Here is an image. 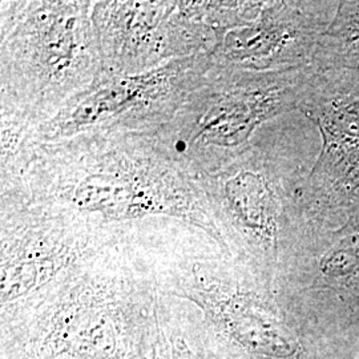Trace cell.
Masks as SVG:
<instances>
[{
    "label": "cell",
    "instance_id": "1",
    "mask_svg": "<svg viewBox=\"0 0 359 359\" xmlns=\"http://www.w3.org/2000/svg\"><path fill=\"white\" fill-rule=\"evenodd\" d=\"M25 185L31 203L87 222L179 218L226 250L196 173L157 136L34 142Z\"/></svg>",
    "mask_w": 359,
    "mask_h": 359
},
{
    "label": "cell",
    "instance_id": "2",
    "mask_svg": "<svg viewBox=\"0 0 359 359\" xmlns=\"http://www.w3.org/2000/svg\"><path fill=\"white\" fill-rule=\"evenodd\" d=\"M1 4V108L38 127L104 74L93 1Z\"/></svg>",
    "mask_w": 359,
    "mask_h": 359
},
{
    "label": "cell",
    "instance_id": "3",
    "mask_svg": "<svg viewBox=\"0 0 359 359\" xmlns=\"http://www.w3.org/2000/svg\"><path fill=\"white\" fill-rule=\"evenodd\" d=\"M316 67L252 72L213 65L179 114L156 135L194 173L225 165L252 148L261 124L297 111Z\"/></svg>",
    "mask_w": 359,
    "mask_h": 359
},
{
    "label": "cell",
    "instance_id": "4",
    "mask_svg": "<svg viewBox=\"0 0 359 359\" xmlns=\"http://www.w3.org/2000/svg\"><path fill=\"white\" fill-rule=\"evenodd\" d=\"M80 271V270H79ZM72 274L40 310L29 359H142L154 297L121 274Z\"/></svg>",
    "mask_w": 359,
    "mask_h": 359
},
{
    "label": "cell",
    "instance_id": "5",
    "mask_svg": "<svg viewBox=\"0 0 359 359\" xmlns=\"http://www.w3.org/2000/svg\"><path fill=\"white\" fill-rule=\"evenodd\" d=\"M213 65L210 53H197L139 75L104 72L34 129L32 140L50 144L76 137L156 136L204 84Z\"/></svg>",
    "mask_w": 359,
    "mask_h": 359
},
{
    "label": "cell",
    "instance_id": "6",
    "mask_svg": "<svg viewBox=\"0 0 359 359\" xmlns=\"http://www.w3.org/2000/svg\"><path fill=\"white\" fill-rule=\"evenodd\" d=\"M226 246H237L257 268L273 271L286 240L310 215L304 176L286 173L255 147L210 172L196 173Z\"/></svg>",
    "mask_w": 359,
    "mask_h": 359
},
{
    "label": "cell",
    "instance_id": "7",
    "mask_svg": "<svg viewBox=\"0 0 359 359\" xmlns=\"http://www.w3.org/2000/svg\"><path fill=\"white\" fill-rule=\"evenodd\" d=\"M92 22L111 75L149 72L218 46L196 1H93Z\"/></svg>",
    "mask_w": 359,
    "mask_h": 359
},
{
    "label": "cell",
    "instance_id": "8",
    "mask_svg": "<svg viewBox=\"0 0 359 359\" xmlns=\"http://www.w3.org/2000/svg\"><path fill=\"white\" fill-rule=\"evenodd\" d=\"M297 111L322 137L320 156L304 177V204L314 219L345 216L359 203V72L316 69Z\"/></svg>",
    "mask_w": 359,
    "mask_h": 359
},
{
    "label": "cell",
    "instance_id": "9",
    "mask_svg": "<svg viewBox=\"0 0 359 359\" xmlns=\"http://www.w3.org/2000/svg\"><path fill=\"white\" fill-rule=\"evenodd\" d=\"M90 255V222L31 201L1 203V308L71 277Z\"/></svg>",
    "mask_w": 359,
    "mask_h": 359
},
{
    "label": "cell",
    "instance_id": "10",
    "mask_svg": "<svg viewBox=\"0 0 359 359\" xmlns=\"http://www.w3.org/2000/svg\"><path fill=\"white\" fill-rule=\"evenodd\" d=\"M338 1H265L253 20L229 31L212 52L216 65L271 72L313 65Z\"/></svg>",
    "mask_w": 359,
    "mask_h": 359
},
{
    "label": "cell",
    "instance_id": "11",
    "mask_svg": "<svg viewBox=\"0 0 359 359\" xmlns=\"http://www.w3.org/2000/svg\"><path fill=\"white\" fill-rule=\"evenodd\" d=\"M172 281V294L193 302L241 346L266 358H294L295 342L268 304L216 264L193 262Z\"/></svg>",
    "mask_w": 359,
    "mask_h": 359
},
{
    "label": "cell",
    "instance_id": "12",
    "mask_svg": "<svg viewBox=\"0 0 359 359\" xmlns=\"http://www.w3.org/2000/svg\"><path fill=\"white\" fill-rule=\"evenodd\" d=\"M323 237L325 245L316 259L322 281L347 287L359 283V203L347 212L338 231Z\"/></svg>",
    "mask_w": 359,
    "mask_h": 359
},
{
    "label": "cell",
    "instance_id": "13",
    "mask_svg": "<svg viewBox=\"0 0 359 359\" xmlns=\"http://www.w3.org/2000/svg\"><path fill=\"white\" fill-rule=\"evenodd\" d=\"M313 65L318 71L359 72V0L338 1V8L322 38Z\"/></svg>",
    "mask_w": 359,
    "mask_h": 359
},
{
    "label": "cell",
    "instance_id": "14",
    "mask_svg": "<svg viewBox=\"0 0 359 359\" xmlns=\"http://www.w3.org/2000/svg\"><path fill=\"white\" fill-rule=\"evenodd\" d=\"M147 359H189L187 355V353H181L179 351V347L175 346L173 344H167L161 333L157 339V342L154 344V348L151 351V354L147 355Z\"/></svg>",
    "mask_w": 359,
    "mask_h": 359
}]
</instances>
